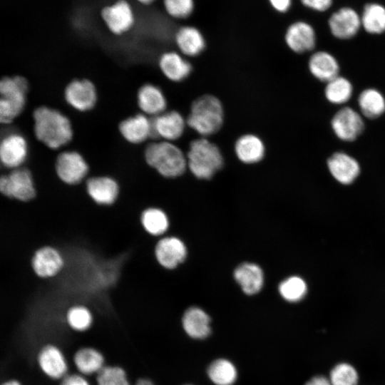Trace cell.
<instances>
[{
	"mask_svg": "<svg viewBox=\"0 0 385 385\" xmlns=\"http://www.w3.org/2000/svg\"><path fill=\"white\" fill-rule=\"evenodd\" d=\"M33 117L36 138L49 148L58 149L71 140V123L59 111L41 106L34 111Z\"/></svg>",
	"mask_w": 385,
	"mask_h": 385,
	"instance_id": "1",
	"label": "cell"
},
{
	"mask_svg": "<svg viewBox=\"0 0 385 385\" xmlns=\"http://www.w3.org/2000/svg\"><path fill=\"white\" fill-rule=\"evenodd\" d=\"M224 120V110L220 101L212 95H203L191 105L186 119L187 125L202 137L217 133Z\"/></svg>",
	"mask_w": 385,
	"mask_h": 385,
	"instance_id": "2",
	"label": "cell"
},
{
	"mask_svg": "<svg viewBox=\"0 0 385 385\" xmlns=\"http://www.w3.org/2000/svg\"><path fill=\"white\" fill-rule=\"evenodd\" d=\"M146 163L164 178H175L185 171L186 155L170 141L160 140L150 143L145 150Z\"/></svg>",
	"mask_w": 385,
	"mask_h": 385,
	"instance_id": "3",
	"label": "cell"
},
{
	"mask_svg": "<svg viewBox=\"0 0 385 385\" xmlns=\"http://www.w3.org/2000/svg\"><path fill=\"white\" fill-rule=\"evenodd\" d=\"M186 158L190 171L199 179H210L224 163L218 146L204 137L190 143Z\"/></svg>",
	"mask_w": 385,
	"mask_h": 385,
	"instance_id": "4",
	"label": "cell"
},
{
	"mask_svg": "<svg viewBox=\"0 0 385 385\" xmlns=\"http://www.w3.org/2000/svg\"><path fill=\"white\" fill-rule=\"evenodd\" d=\"M29 84L22 76L4 77L0 82V121L11 123L23 111Z\"/></svg>",
	"mask_w": 385,
	"mask_h": 385,
	"instance_id": "5",
	"label": "cell"
},
{
	"mask_svg": "<svg viewBox=\"0 0 385 385\" xmlns=\"http://www.w3.org/2000/svg\"><path fill=\"white\" fill-rule=\"evenodd\" d=\"M0 193L21 202L34 199L36 191L31 170L24 166L6 170L0 176Z\"/></svg>",
	"mask_w": 385,
	"mask_h": 385,
	"instance_id": "6",
	"label": "cell"
},
{
	"mask_svg": "<svg viewBox=\"0 0 385 385\" xmlns=\"http://www.w3.org/2000/svg\"><path fill=\"white\" fill-rule=\"evenodd\" d=\"M54 168L58 178L70 185L83 183L90 171L84 158L76 151L61 153L56 159Z\"/></svg>",
	"mask_w": 385,
	"mask_h": 385,
	"instance_id": "7",
	"label": "cell"
},
{
	"mask_svg": "<svg viewBox=\"0 0 385 385\" xmlns=\"http://www.w3.org/2000/svg\"><path fill=\"white\" fill-rule=\"evenodd\" d=\"M331 124L335 135L344 141H354L364 128L361 115L350 107L339 110L333 116Z\"/></svg>",
	"mask_w": 385,
	"mask_h": 385,
	"instance_id": "8",
	"label": "cell"
},
{
	"mask_svg": "<svg viewBox=\"0 0 385 385\" xmlns=\"http://www.w3.org/2000/svg\"><path fill=\"white\" fill-rule=\"evenodd\" d=\"M151 122L152 137L170 142L181 137L187 124L183 115L176 111H164L153 117Z\"/></svg>",
	"mask_w": 385,
	"mask_h": 385,
	"instance_id": "9",
	"label": "cell"
},
{
	"mask_svg": "<svg viewBox=\"0 0 385 385\" xmlns=\"http://www.w3.org/2000/svg\"><path fill=\"white\" fill-rule=\"evenodd\" d=\"M64 97L73 108L87 111L96 105L97 93L95 86L89 80H73L66 86Z\"/></svg>",
	"mask_w": 385,
	"mask_h": 385,
	"instance_id": "10",
	"label": "cell"
},
{
	"mask_svg": "<svg viewBox=\"0 0 385 385\" xmlns=\"http://www.w3.org/2000/svg\"><path fill=\"white\" fill-rule=\"evenodd\" d=\"M101 17L110 31L116 35L128 31L135 21L133 10L125 0L105 6L101 11Z\"/></svg>",
	"mask_w": 385,
	"mask_h": 385,
	"instance_id": "11",
	"label": "cell"
},
{
	"mask_svg": "<svg viewBox=\"0 0 385 385\" xmlns=\"http://www.w3.org/2000/svg\"><path fill=\"white\" fill-rule=\"evenodd\" d=\"M27 153V143L21 135L11 133L1 140L0 159L6 170L21 167L26 161Z\"/></svg>",
	"mask_w": 385,
	"mask_h": 385,
	"instance_id": "12",
	"label": "cell"
},
{
	"mask_svg": "<svg viewBox=\"0 0 385 385\" xmlns=\"http://www.w3.org/2000/svg\"><path fill=\"white\" fill-rule=\"evenodd\" d=\"M186 247L183 242L174 237L160 238L154 247L158 263L165 269H173L183 262L186 257Z\"/></svg>",
	"mask_w": 385,
	"mask_h": 385,
	"instance_id": "13",
	"label": "cell"
},
{
	"mask_svg": "<svg viewBox=\"0 0 385 385\" xmlns=\"http://www.w3.org/2000/svg\"><path fill=\"white\" fill-rule=\"evenodd\" d=\"M84 182L88 195L98 205H111L115 202L118 196V183L109 176L89 177Z\"/></svg>",
	"mask_w": 385,
	"mask_h": 385,
	"instance_id": "14",
	"label": "cell"
},
{
	"mask_svg": "<svg viewBox=\"0 0 385 385\" xmlns=\"http://www.w3.org/2000/svg\"><path fill=\"white\" fill-rule=\"evenodd\" d=\"M34 272L41 278H51L62 270L64 260L60 252L51 246L37 250L31 260Z\"/></svg>",
	"mask_w": 385,
	"mask_h": 385,
	"instance_id": "15",
	"label": "cell"
},
{
	"mask_svg": "<svg viewBox=\"0 0 385 385\" xmlns=\"http://www.w3.org/2000/svg\"><path fill=\"white\" fill-rule=\"evenodd\" d=\"M284 41L289 48L295 53L309 51L315 46V31L308 23L302 21H295L287 29Z\"/></svg>",
	"mask_w": 385,
	"mask_h": 385,
	"instance_id": "16",
	"label": "cell"
},
{
	"mask_svg": "<svg viewBox=\"0 0 385 385\" xmlns=\"http://www.w3.org/2000/svg\"><path fill=\"white\" fill-rule=\"evenodd\" d=\"M361 26V17L352 9L342 8L329 19L332 34L338 38L348 39L354 36Z\"/></svg>",
	"mask_w": 385,
	"mask_h": 385,
	"instance_id": "17",
	"label": "cell"
},
{
	"mask_svg": "<svg viewBox=\"0 0 385 385\" xmlns=\"http://www.w3.org/2000/svg\"><path fill=\"white\" fill-rule=\"evenodd\" d=\"M174 39L179 52L185 56L195 57L206 47V41L201 31L191 25L180 26L176 31Z\"/></svg>",
	"mask_w": 385,
	"mask_h": 385,
	"instance_id": "18",
	"label": "cell"
},
{
	"mask_svg": "<svg viewBox=\"0 0 385 385\" xmlns=\"http://www.w3.org/2000/svg\"><path fill=\"white\" fill-rule=\"evenodd\" d=\"M327 166L334 179L344 185L353 183L360 173L358 162L353 157L342 152L332 155L327 160Z\"/></svg>",
	"mask_w": 385,
	"mask_h": 385,
	"instance_id": "19",
	"label": "cell"
},
{
	"mask_svg": "<svg viewBox=\"0 0 385 385\" xmlns=\"http://www.w3.org/2000/svg\"><path fill=\"white\" fill-rule=\"evenodd\" d=\"M118 129L128 142L133 144L141 143L152 136L151 118H148L145 114H136L122 120Z\"/></svg>",
	"mask_w": 385,
	"mask_h": 385,
	"instance_id": "20",
	"label": "cell"
},
{
	"mask_svg": "<svg viewBox=\"0 0 385 385\" xmlns=\"http://www.w3.org/2000/svg\"><path fill=\"white\" fill-rule=\"evenodd\" d=\"M159 67L164 76L171 81L180 82L189 76L191 63L180 52L169 51L159 58Z\"/></svg>",
	"mask_w": 385,
	"mask_h": 385,
	"instance_id": "21",
	"label": "cell"
},
{
	"mask_svg": "<svg viewBox=\"0 0 385 385\" xmlns=\"http://www.w3.org/2000/svg\"><path fill=\"white\" fill-rule=\"evenodd\" d=\"M210 316L199 307L188 309L182 319L183 328L193 339H205L211 334Z\"/></svg>",
	"mask_w": 385,
	"mask_h": 385,
	"instance_id": "22",
	"label": "cell"
},
{
	"mask_svg": "<svg viewBox=\"0 0 385 385\" xmlns=\"http://www.w3.org/2000/svg\"><path fill=\"white\" fill-rule=\"evenodd\" d=\"M235 153L237 159L245 164L257 163L265 154L262 140L257 135L247 133L239 137L235 143Z\"/></svg>",
	"mask_w": 385,
	"mask_h": 385,
	"instance_id": "23",
	"label": "cell"
},
{
	"mask_svg": "<svg viewBox=\"0 0 385 385\" xmlns=\"http://www.w3.org/2000/svg\"><path fill=\"white\" fill-rule=\"evenodd\" d=\"M138 105L145 115L156 116L166 108V98L158 86L146 83L142 86L137 95Z\"/></svg>",
	"mask_w": 385,
	"mask_h": 385,
	"instance_id": "24",
	"label": "cell"
},
{
	"mask_svg": "<svg viewBox=\"0 0 385 385\" xmlns=\"http://www.w3.org/2000/svg\"><path fill=\"white\" fill-rule=\"evenodd\" d=\"M234 277L242 291L249 295L257 294L262 289L264 277L261 268L253 263L245 262L238 266Z\"/></svg>",
	"mask_w": 385,
	"mask_h": 385,
	"instance_id": "25",
	"label": "cell"
},
{
	"mask_svg": "<svg viewBox=\"0 0 385 385\" xmlns=\"http://www.w3.org/2000/svg\"><path fill=\"white\" fill-rule=\"evenodd\" d=\"M309 69L316 78L327 83L339 76V66L332 54L326 51H317L309 58Z\"/></svg>",
	"mask_w": 385,
	"mask_h": 385,
	"instance_id": "26",
	"label": "cell"
},
{
	"mask_svg": "<svg viewBox=\"0 0 385 385\" xmlns=\"http://www.w3.org/2000/svg\"><path fill=\"white\" fill-rule=\"evenodd\" d=\"M38 361L42 371L53 379L63 377L67 371V365L60 350L52 345L44 346L38 356Z\"/></svg>",
	"mask_w": 385,
	"mask_h": 385,
	"instance_id": "27",
	"label": "cell"
},
{
	"mask_svg": "<svg viewBox=\"0 0 385 385\" xmlns=\"http://www.w3.org/2000/svg\"><path fill=\"white\" fill-rule=\"evenodd\" d=\"M207 374L215 385H233L237 379L238 373L230 360L218 358L209 364Z\"/></svg>",
	"mask_w": 385,
	"mask_h": 385,
	"instance_id": "28",
	"label": "cell"
},
{
	"mask_svg": "<svg viewBox=\"0 0 385 385\" xmlns=\"http://www.w3.org/2000/svg\"><path fill=\"white\" fill-rule=\"evenodd\" d=\"M358 103L362 115L369 119L379 118L385 112V98L374 88L364 90L359 96Z\"/></svg>",
	"mask_w": 385,
	"mask_h": 385,
	"instance_id": "29",
	"label": "cell"
},
{
	"mask_svg": "<svg viewBox=\"0 0 385 385\" xmlns=\"http://www.w3.org/2000/svg\"><path fill=\"white\" fill-rule=\"evenodd\" d=\"M140 221L144 230L153 237L163 235L169 227L167 215L159 207H148L144 210Z\"/></svg>",
	"mask_w": 385,
	"mask_h": 385,
	"instance_id": "30",
	"label": "cell"
},
{
	"mask_svg": "<svg viewBox=\"0 0 385 385\" xmlns=\"http://www.w3.org/2000/svg\"><path fill=\"white\" fill-rule=\"evenodd\" d=\"M361 26L369 34H378L385 31V7L379 4H369L361 17Z\"/></svg>",
	"mask_w": 385,
	"mask_h": 385,
	"instance_id": "31",
	"label": "cell"
},
{
	"mask_svg": "<svg viewBox=\"0 0 385 385\" xmlns=\"http://www.w3.org/2000/svg\"><path fill=\"white\" fill-rule=\"evenodd\" d=\"M332 385H359L360 374L349 361H339L330 369L327 376Z\"/></svg>",
	"mask_w": 385,
	"mask_h": 385,
	"instance_id": "32",
	"label": "cell"
},
{
	"mask_svg": "<svg viewBox=\"0 0 385 385\" xmlns=\"http://www.w3.org/2000/svg\"><path fill=\"white\" fill-rule=\"evenodd\" d=\"M75 364L78 371L84 374L98 373L103 366V357L97 350L83 348L76 352Z\"/></svg>",
	"mask_w": 385,
	"mask_h": 385,
	"instance_id": "33",
	"label": "cell"
},
{
	"mask_svg": "<svg viewBox=\"0 0 385 385\" xmlns=\"http://www.w3.org/2000/svg\"><path fill=\"white\" fill-rule=\"evenodd\" d=\"M352 86L346 78L337 76L327 83L324 90L327 99L334 104L347 102L352 95Z\"/></svg>",
	"mask_w": 385,
	"mask_h": 385,
	"instance_id": "34",
	"label": "cell"
},
{
	"mask_svg": "<svg viewBox=\"0 0 385 385\" xmlns=\"http://www.w3.org/2000/svg\"><path fill=\"white\" fill-rule=\"evenodd\" d=\"M66 322L73 330L83 332L88 329L93 322L91 310L82 304L71 307L66 314Z\"/></svg>",
	"mask_w": 385,
	"mask_h": 385,
	"instance_id": "35",
	"label": "cell"
},
{
	"mask_svg": "<svg viewBox=\"0 0 385 385\" xmlns=\"http://www.w3.org/2000/svg\"><path fill=\"white\" fill-rule=\"evenodd\" d=\"M281 296L287 301L296 302L301 300L307 292L305 282L299 277H290L279 284Z\"/></svg>",
	"mask_w": 385,
	"mask_h": 385,
	"instance_id": "36",
	"label": "cell"
},
{
	"mask_svg": "<svg viewBox=\"0 0 385 385\" xmlns=\"http://www.w3.org/2000/svg\"><path fill=\"white\" fill-rule=\"evenodd\" d=\"M167 14L177 20L190 17L195 9V0H163Z\"/></svg>",
	"mask_w": 385,
	"mask_h": 385,
	"instance_id": "37",
	"label": "cell"
},
{
	"mask_svg": "<svg viewBox=\"0 0 385 385\" xmlns=\"http://www.w3.org/2000/svg\"><path fill=\"white\" fill-rule=\"evenodd\" d=\"M98 385H130L123 369L117 366H103L97 375Z\"/></svg>",
	"mask_w": 385,
	"mask_h": 385,
	"instance_id": "38",
	"label": "cell"
},
{
	"mask_svg": "<svg viewBox=\"0 0 385 385\" xmlns=\"http://www.w3.org/2000/svg\"><path fill=\"white\" fill-rule=\"evenodd\" d=\"M302 4L313 10L324 11L327 10L332 4V0H301Z\"/></svg>",
	"mask_w": 385,
	"mask_h": 385,
	"instance_id": "39",
	"label": "cell"
},
{
	"mask_svg": "<svg viewBox=\"0 0 385 385\" xmlns=\"http://www.w3.org/2000/svg\"><path fill=\"white\" fill-rule=\"evenodd\" d=\"M270 6L278 13H286L292 6V0H267Z\"/></svg>",
	"mask_w": 385,
	"mask_h": 385,
	"instance_id": "40",
	"label": "cell"
},
{
	"mask_svg": "<svg viewBox=\"0 0 385 385\" xmlns=\"http://www.w3.org/2000/svg\"><path fill=\"white\" fill-rule=\"evenodd\" d=\"M61 385H89V384L83 377L72 374L64 377Z\"/></svg>",
	"mask_w": 385,
	"mask_h": 385,
	"instance_id": "41",
	"label": "cell"
},
{
	"mask_svg": "<svg viewBox=\"0 0 385 385\" xmlns=\"http://www.w3.org/2000/svg\"><path fill=\"white\" fill-rule=\"evenodd\" d=\"M303 385H332L327 376L315 374L309 378Z\"/></svg>",
	"mask_w": 385,
	"mask_h": 385,
	"instance_id": "42",
	"label": "cell"
},
{
	"mask_svg": "<svg viewBox=\"0 0 385 385\" xmlns=\"http://www.w3.org/2000/svg\"><path fill=\"white\" fill-rule=\"evenodd\" d=\"M135 385H155L151 381L145 379H139Z\"/></svg>",
	"mask_w": 385,
	"mask_h": 385,
	"instance_id": "43",
	"label": "cell"
},
{
	"mask_svg": "<svg viewBox=\"0 0 385 385\" xmlns=\"http://www.w3.org/2000/svg\"><path fill=\"white\" fill-rule=\"evenodd\" d=\"M155 0H138L140 4L148 5L154 2Z\"/></svg>",
	"mask_w": 385,
	"mask_h": 385,
	"instance_id": "44",
	"label": "cell"
},
{
	"mask_svg": "<svg viewBox=\"0 0 385 385\" xmlns=\"http://www.w3.org/2000/svg\"><path fill=\"white\" fill-rule=\"evenodd\" d=\"M3 385H21V384L16 381H10L4 383Z\"/></svg>",
	"mask_w": 385,
	"mask_h": 385,
	"instance_id": "45",
	"label": "cell"
},
{
	"mask_svg": "<svg viewBox=\"0 0 385 385\" xmlns=\"http://www.w3.org/2000/svg\"><path fill=\"white\" fill-rule=\"evenodd\" d=\"M47 282H48V279H47ZM48 286H49V284H48ZM50 289H51V288H50ZM51 291H52V290H51ZM57 298H58V297H57Z\"/></svg>",
	"mask_w": 385,
	"mask_h": 385,
	"instance_id": "46",
	"label": "cell"
},
{
	"mask_svg": "<svg viewBox=\"0 0 385 385\" xmlns=\"http://www.w3.org/2000/svg\"><path fill=\"white\" fill-rule=\"evenodd\" d=\"M185 385H192V384H185Z\"/></svg>",
	"mask_w": 385,
	"mask_h": 385,
	"instance_id": "47",
	"label": "cell"
}]
</instances>
